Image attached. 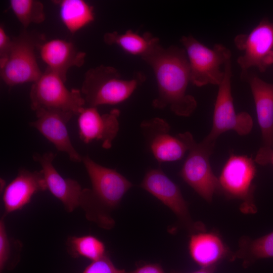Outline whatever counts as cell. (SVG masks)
<instances>
[{
	"label": "cell",
	"instance_id": "cell-1",
	"mask_svg": "<svg viewBox=\"0 0 273 273\" xmlns=\"http://www.w3.org/2000/svg\"><path fill=\"white\" fill-rule=\"evenodd\" d=\"M142 59L152 68L157 81L158 96L152 106L160 109L169 107L176 115L190 116L197 103L187 93L190 74L185 49L174 46L165 48L159 44Z\"/></svg>",
	"mask_w": 273,
	"mask_h": 273
},
{
	"label": "cell",
	"instance_id": "cell-2",
	"mask_svg": "<svg viewBox=\"0 0 273 273\" xmlns=\"http://www.w3.org/2000/svg\"><path fill=\"white\" fill-rule=\"evenodd\" d=\"M145 79L138 72L124 79L114 67L101 65L86 72L81 92L88 107L115 105L128 99Z\"/></svg>",
	"mask_w": 273,
	"mask_h": 273
},
{
	"label": "cell",
	"instance_id": "cell-3",
	"mask_svg": "<svg viewBox=\"0 0 273 273\" xmlns=\"http://www.w3.org/2000/svg\"><path fill=\"white\" fill-rule=\"evenodd\" d=\"M44 41L42 35L24 29L12 38L10 49L4 59L0 61V74L10 86L35 82L41 75L35 49Z\"/></svg>",
	"mask_w": 273,
	"mask_h": 273
},
{
	"label": "cell",
	"instance_id": "cell-4",
	"mask_svg": "<svg viewBox=\"0 0 273 273\" xmlns=\"http://www.w3.org/2000/svg\"><path fill=\"white\" fill-rule=\"evenodd\" d=\"M188 147L189 154L180 172L183 179L207 202L221 192L218 177L213 172L210 157L215 143L203 139L197 143L188 131L181 133Z\"/></svg>",
	"mask_w": 273,
	"mask_h": 273
},
{
	"label": "cell",
	"instance_id": "cell-5",
	"mask_svg": "<svg viewBox=\"0 0 273 273\" xmlns=\"http://www.w3.org/2000/svg\"><path fill=\"white\" fill-rule=\"evenodd\" d=\"M180 42L189 61L190 82L198 87L218 86L224 77V69L220 67L231 60V51L220 43L210 49L192 35L183 36Z\"/></svg>",
	"mask_w": 273,
	"mask_h": 273
},
{
	"label": "cell",
	"instance_id": "cell-6",
	"mask_svg": "<svg viewBox=\"0 0 273 273\" xmlns=\"http://www.w3.org/2000/svg\"><path fill=\"white\" fill-rule=\"evenodd\" d=\"M65 81L56 73L47 68L34 82L30 90L31 109L57 110L78 115L85 101L81 90L68 89Z\"/></svg>",
	"mask_w": 273,
	"mask_h": 273
},
{
	"label": "cell",
	"instance_id": "cell-7",
	"mask_svg": "<svg viewBox=\"0 0 273 273\" xmlns=\"http://www.w3.org/2000/svg\"><path fill=\"white\" fill-rule=\"evenodd\" d=\"M224 77L218 85L215 103L211 130L204 139L215 143L222 133L233 130L240 135L248 134L253 127L251 116L246 112L236 113L232 95L231 60L224 65Z\"/></svg>",
	"mask_w": 273,
	"mask_h": 273
},
{
	"label": "cell",
	"instance_id": "cell-8",
	"mask_svg": "<svg viewBox=\"0 0 273 273\" xmlns=\"http://www.w3.org/2000/svg\"><path fill=\"white\" fill-rule=\"evenodd\" d=\"M254 162L247 156L231 155L218 177L221 192L230 198L242 200V210L247 213L256 210L252 183L256 173Z\"/></svg>",
	"mask_w": 273,
	"mask_h": 273
},
{
	"label": "cell",
	"instance_id": "cell-9",
	"mask_svg": "<svg viewBox=\"0 0 273 273\" xmlns=\"http://www.w3.org/2000/svg\"><path fill=\"white\" fill-rule=\"evenodd\" d=\"M234 43L244 54L237 59L241 69V76L255 67L263 72L273 64V21L262 19L248 34H240Z\"/></svg>",
	"mask_w": 273,
	"mask_h": 273
},
{
	"label": "cell",
	"instance_id": "cell-10",
	"mask_svg": "<svg viewBox=\"0 0 273 273\" xmlns=\"http://www.w3.org/2000/svg\"><path fill=\"white\" fill-rule=\"evenodd\" d=\"M82 162L90 181L92 197L111 213L119 206L124 195L132 187V183L115 169L101 165L88 155L82 156Z\"/></svg>",
	"mask_w": 273,
	"mask_h": 273
},
{
	"label": "cell",
	"instance_id": "cell-11",
	"mask_svg": "<svg viewBox=\"0 0 273 273\" xmlns=\"http://www.w3.org/2000/svg\"><path fill=\"white\" fill-rule=\"evenodd\" d=\"M140 186L168 207L190 232L195 233L204 231V226L201 223L192 220L188 203L179 187L161 168L149 169Z\"/></svg>",
	"mask_w": 273,
	"mask_h": 273
},
{
	"label": "cell",
	"instance_id": "cell-12",
	"mask_svg": "<svg viewBox=\"0 0 273 273\" xmlns=\"http://www.w3.org/2000/svg\"><path fill=\"white\" fill-rule=\"evenodd\" d=\"M140 127L150 150L159 164L179 160L188 151L181 133L171 135L170 125L165 120L158 117L145 120Z\"/></svg>",
	"mask_w": 273,
	"mask_h": 273
},
{
	"label": "cell",
	"instance_id": "cell-13",
	"mask_svg": "<svg viewBox=\"0 0 273 273\" xmlns=\"http://www.w3.org/2000/svg\"><path fill=\"white\" fill-rule=\"evenodd\" d=\"M119 115L120 111L117 109L101 114L97 107H84L77 115L80 139L85 144L100 141L103 148H111L119 131Z\"/></svg>",
	"mask_w": 273,
	"mask_h": 273
},
{
	"label": "cell",
	"instance_id": "cell-14",
	"mask_svg": "<svg viewBox=\"0 0 273 273\" xmlns=\"http://www.w3.org/2000/svg\"><path fill=\"white\" fill-rule=\"evenodd\" d=\"M55 157L51 152L33 155L34 161L41 167L47 190L62 202L67 212L71 213L81 208L83 188L77 181L60 175L53 164Z\"/></svg>",
	"mask_w": 273,
	"mask_h": 273
},
{
	"label": "cell",
	"instance_id": "cell-15",
	"mask_svg": "<svg viewBox=\"0 0 273 273\" xmlns=\"http://www.w3.org/2000/svg\"><path fill=\"white\" fill-rule=\"evenodd\" d=\"M36 119L30 122L59 151L65 153L70 160L82 161V157L73 147L67 127V124L73 114L57 110H39L35 112Z\"/></svg>",
	"mask_w": 273,
	"mask_h": 273
},
{
	"label": "cell",
	"instance_id": "cell-16",
	"mask_svg": "<svg viewBox=\"0 0 273 273\" xmlns=\"http://www.w3.org/2000/svg\"><path fill=\"white\" fill-rule=\"evenodd\" d=\"M46 190L47 184L41 170L31 171L20 169L17 176L6 186L3 192L5 209L3 216L21 210L30 203L33 195Z\"/></svg>",
	"mask_w": 273,
	"mask_h": 273
},
{
	"label": "cell",
	"instance_id": "cell-17",
	"mask_svg": "<svg viewBox=\"0 0 273 273\" xmlns=\"http://www.w3.org/2000/svg\"><path fill=\"white\" fill-rule=\"evenodd\" d=\"M250 85L262 136L260 148L273 150V83L265 82L254 73L241 76Z\"/></svg>",
	"mask_w": 273,
	"mask_h": 273
},
{
	"label": "cell",
	"instance_id": "cell-18",
	"mask_svg": "<svg viewBox=\"0 0 273 273\" xmlns=\"http://www.w3.org/2000/svg\"><path fill=\"white\" fill-rule=\"evenodd\" d=\"M41 60L47 68L58 74L66 82L68 70L84 63L86 54L79 51L71 41L59 38L43 41L38 48Z\"/></svg>",
	"mask_w": 273,
	"mask_h": 273
},
{
	"label": "cell",
	"instance_id": "cell-19",
	"mask_svg": "<svg viewBox=\"0 0 273 273\" xmlns=\"http://www.w3.org/2000/svg\"><path fill=\"white\" fill-rule=\"evenodd\" d=\"M188 248L191 258L201 268L215 267L229 254L228 247L217 234L204 231L191 235Z\"/></svg>",
	"mask_w": 273,
	"mask_h": 273
},
{
	"label": "cell",
	"instance_id": "cell-20",
	"mask_svg": "<svg viewBox=\"0 0 273 273\" xmlns=\"http://www.w3.org/2000/svg\"><path fill=\"white\" fill-rule=\"evenodd\" d=\"M105 43L116 45L125 52L134 56L143 57L149 54L160 44L158 38L149 32L140 34L132 30L124 33L117 31L106 33L103 36Z\"/></svg>",
	"mask_w": 273,
	"mask_h": 273
},
{
	"label": "cell",
	"instance_id": "cell-21",
	"mask_svg": "<svg viewBox=\"0 0 273 273\" xmlns=\"http://www.w3.org/2000/svg\"><path fill=\"white\" fill-rule=\"evenodd\" d=\"M53 2L58 6L60 19L71 33H76L95 20L94 7L84 0Z\"/></svg>",
	"mask_w": 273,
	"mask_h": 273
},
{
	"label": "cell",
	"instance_id": "cell-22",
	"mask_svg": "<svg viewBox=\"0 0 273 273\" xmlns=\"http://www.w3.org/2000/svg\"><path fill=\"white\" fill-rule=\"evenodd\" d=\"M67 251L73 257H82L95 261L107 253L103 242L93 235L70 236L66 241Z\"/></svg>",
	"mask_w": 273,
	"mask_h": 273
},
{
	"label": "cell",
	"instance_id": "cell-23",
	"mask_svg": "<svg viewBox=\"0 0 273 273\" xmlns=\"http://www.w3.org/2000/svg\"><path fill=\"white\" fill-rule=\"evenodd\" d=\"M10 8L24 29L32 24L42 23L46 19L43 4L36 0H11Z\"/></svg>",
	"mask_w": 273,
	"mask_h": 273
},
{
	"label": "cell",
	"instance_id": "cell-24",
	"mask_svg": "<svg viewBox=\"0 0 273 273\" xmlns=\"http://www.w3.org/2000/svg\"><path fill=\"white\" fill-rule=\"evenodd\" d=\"M235 257L246 261L273 257V232L254 240L243 239Z\"/></svg>",
	"mask_w": 273,
	"mask_h": 273
},
{
	"label": "cell",
	"instance_id": "cell-25",
	"mask_svg": "<svg viewBox=\"0 0 273 273\" xmlns=\"http://www.w3.org/2000/svg\"><path fill=\"white\" fill-rule=\"evenodd\" d=\"M0 220V271L7 267L14 266L20 259L22 243L19 240L9 237L4 221Z\"/></svg>",
	"mask_w": 273,
	"mask_h": 273
},
{
	"label": "cell",
	"instance_id": "cell-26",
	"mask_svg": "<svg viewBox=\"0 0 273 273\" xmlns=\"http://www.w3.org/2000/svg\"><path fill=\"white\" fill-rule=\"evenodd\" d=\"M82 273H127L125 270L117 268L107 254L97 260L93 261Z\"/></svg>",
	"mask_w": 273,
	"mask_h": 273
},
{
	"label": "cell",
	"instance_id": "cell-27",
	"mask_svg": "<svg viewBox=\"0 0 273 273\" xmlns=\"http://www.w3.org/2000/svg\"><path fill=\"white\" fill-rule=\"evenodd\" d=\"M12 38L7 34L3 25L0 26V61L6 57L11 46Z\"/></svg>",
	"mask_w": 273,
	"mask_h": 273
},
{
	"label": "cell",
	"instance_id": "cell-28",
	"mask_svg": "<svg viewBox=\"0 0 273 273\" xmlns=\"http://www.w3.org/2000/svg\"><path fill=\"white\" fill-rule=\"evenodd\" d=\"M254 161L261 165H265L268 164L273 165V150L260 148L257 153Z\"/></svg>",
	"mask_w": 273,
	"mask_h": 273
},
{
	"label": "cell",
	"instance_id": "cell-29",
	"mask_svg": "<svg viewBox=\"0 0 273 273\" xmlns=\"http://www.w3.org/2000/svg\"><path fill=\"white\" fill-rule=\"evenodd\" d=\"M128 273H165V272L159 264L149 263L140 266Z\"/></svg>",
	"mask_w": 273,
	"mask_h": 273
},
{
	"label": "cell",
	"instance_id": "cell-30",
	"mask_svg": "<svg viewBox=\"0 0 273 273\" xmlns=\"http://www.w3.org/2000/svg\"><path fill=\"white\" fill-rule=\"evenodd\" d=\"M215 267L208 268H201L200 269L189 273H213ZM180 273V272H174Z\"/></svg>",
	"mask_w": 273,
	"mask_h": 273
},
{
	"label": "cell",
	"instance_id": "cell-31",
	"mask_svg": "<svg viewBox=\"0 0 273 273\" xmlns=\"http://www.w3.org/2000/svg\"><path fill=\"white\" fill-rule=\"evenodd\" d=\"M6 187V182L5 180L1 178V192H2H2H3Z\"/></svg>",
	"mask_w": 273,
	"mask_h": 273
}]
</instances>
